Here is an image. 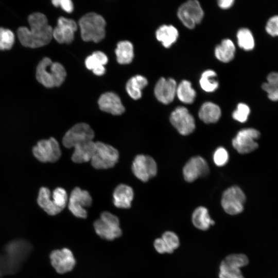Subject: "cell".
<instances>
[{"instance_id":"31","label":"cell","mask_w":278,"mask_h":278,"mask_svg":"<svg viewBox=\"0 0 278 278\" xmlns=\"http://www.w3.org/2000/svg\"><path fill=\"white\" fill-rule=\"evenodd\" d=\"M176 94L181 101L187 104L194 102L196 95L191 83L185 80L182 81L177 86Z\"/></svg>"},{"instance_id":"17","label":"cell","mask_w":278,"mask_h":278,"mask_svg":"<svg viewBox=\"0 0 278 278\" xmlns=\"http://www.w3.org/2000/svg\"><path fill=\"white\" fill-rule=\"evenodd\" d=\"M77 29L76 22L63 16L58 20L57 26L53 29V37L59 43H71Z\"/></svg>"},{"instance_id":"12","label":"cell","mask_w":278,"mask_h":278,"mask_svg":"<svg viewBox=\"0 0 278 278\" xmlns=\"http://www.w3.org/2000/svg\"><path fill=\"white\" fill-rule=\"evenodd\" d=\"M204 15L199 2L190 0L183 3L179 7L178 16L182 23L189 29L194 28L201 22Z\"/></svg>"},{"instance_id":"6","label":"cell","mask_w":278,"mask_h":278,"mask_svg":"<svg viewBox=\"0 0 278 278\" xmlns=\"http://www.w3.org/2000/svg\"><path fill=\"white\" fill-rule=\"evenodd\" d=\"M94 227L97 234L103 239L112 240L121 235L118 218L108 212L101 213Z\"/></svg>"},{"instance_id":"19","label":"cell","mask_w":278,"mask_h":278,"mask_svg":"<svg viewBox=\"0 0 278 278\" xmlns=\"http://www.w3.org/2000/svg\"><path fill=\"white\" fill-rule=\"evenodd\" d=\"M177 88L176 82L173 79L161 78L155 85V96L160 102L164 104L170 103L174 99Z\"/></svg>"},{"instance_id":"15","label":"cell","mask_w":278,"mask_h":278,"mask_svg":"<svg viewBox=\"0 0 278 278\" xmlns=\"http://www.w3.org/2000/svg\"><path fill=\"white\" fill-rule=\"evenodd\" d=\"M172 125L183 135L192 133L195 129V122L193 116L184 107H178L170 116Z\"/></svg>"},{"instance_id":"24","label":"cell","mask_w":278,"mask_h":278,"mask_svg":"<svg viewBox=\"0 0 278 278\" xmlns=\"http://www.w3.org/2000/svg\"><path fill=\"white\" fill-rule=\"evenodd\" d=\"M192 221L195 227L201 231H206L210 226L215 224V221L210 216L208 210L202 206L194 210L192 216Z\"/></svg>"},{"instance_id":"42","label":"cell","mask_w":278,"mask_h":278,"mask_svg":"<svg viewBox=\"0 0 278 278\" xmlns=\"http://www.w3.org/2000/svg\"><path fill=\"white\" fill-rule=\"evenodd\" d=\"M52 3L55 7L60 6L67 13H71L74 9L73 3L70 0H53Z\"/></svg>"},{"instance_id":"33","label":"cell","mask_w":278,"mask_h":278,"mask_svg":"<svg viewBox=\"0 0 278 278\" xmlns=\"http://www.w3.org/2000/svg\"><path fill=\"white\" fill-rule=\"evenodd\" d=\"M216 73L211 70L205 71L202 74L199 82L204 91L212 92L218 88L219 84L216 79Z\"/></svg>"},{"instance_id":"9","label":"cell","mask_w":278,"mask_h":278,"mask_svg":"<svg viewBox=\"0 0 278 278\" xmlns=\"http://www.w3.org/2000/svg\"><path fill=\"white\" fill-rule=\"evenodd\" d=\"M94 132L86 123H78L73 126L65 134L62 139L64 146L67 148L75 147L85 142L93 141Z\"/></svg>"},{"instance_id":"1","label":"cell","mask_w":278,"mask_h":278,"mask_svg":"<svg viewBox=\"0 0 278 278\" xmlns=\"http://www.w3.org/2000/svg\"><path fill=\"white\" fill-rule=\"evenodd\" d=\"M30 29L20 27L17 30L18 39L25 47L35 48L48 44L53 38V29L46 16L40 12L31 14L28 18Z\"/></svg>"},{"instance_id":"10","label":"cell","mask_w":278,"mask_h":278,"mask_svg":"<svg viewBox=\"0 0 278 278\" xmlns=\"http://www.w3.org/2000/svg\"><path fill=\"white\" fill-rule=\"evenodd\" d=\"M32 151L34 156L44 163L56 162L61 155L59 144L54 137L39 141Z\"/></svg>"},{"instance_id":"35","label":"cell","mask_w":278,"mask_h":278,"mask_svg":"<svg viewBox=\"0 0 278 278\" xmlns=\"http://www.w3.org/2000/svg\"><path fill=\"white\" fill-rule=\"evenodd\" d=\"M14 42V34L8 29L0 27V50L10 49Z\"/></svg>"},{"instance_id":"25","label":"cell","mask_w":278,"mask_h":278,"mask_svg":"<svg viewBox=\"0 0 278 278\" xmlns=\"http://www.w3.org/2000/svg\"><path fill=\"white\" fill-rule=\"evenodd\" d=\"M221 112L219 107L211 102H204L199 109L200 119L206 124L215 123L220 118Z\"/></svg>"},{"instance_id":"8","label":"cell","mask_w":278,"mask_h":278,"mask_svg":"<svg viewBox=\"0 0 278 278\" xmlns=\"http://www.w3.org/2000/svg\"><path fill=\"white\" fill-rule=\"evenodd\" d=\"M246 199V196L241 189L237 186H233L223 192L221 201V206L227 214L237 215L243 211Z\"/></svg>"},{"instance_id":"26","label":"cell","mask_w":278,"mask_h":278,"mask_svg":"<svg viewBox=\"0 0 278 278\" xmlns=\"http://www.w3.org/2000/svg\"><path fill=\"white\" fill-rule=\"evenodd\" d=\"M178 37V30L172 25H163L156 31L157 40L161 42L166 48L170 47L176 41Z\"/></svg>"},{"instance_id":"29","label":"cell","mask_w":278,"mask_h":278,"mask_svg":"<svg viewBox=\"0 0 278 278\" xmlns=\"http://www.w3.org/2000/svg\"><path fill=\"white\" fill-rule=\"evenodd\" d=\"M235 47L230 39L223 40L218 45L215 50V56L217 59L223 62H228L232 60L235 55Z\"/></svg>"},{"instance_id":"43","label":"cell","mask_w":278,"mask_h":278,"mask_svg":"<svg viewBox=\"0 0 278 278\" xmlns=\"http://www.w3.org/2000/svg\"><path fill=\"white\" fill-rule=\"evenodd\" d=\"M234 3L233 0H220L218 1V5L222 9H228L233 5Z\"/></svg>"},{"instance_id":"34","label":"cell","mask_w":278,"mask_h":278,"mask_svg":"<svg viewBox=\"0 0 278 278\" xmlns=\"http://www.w3.org/2000/svg\"><path fill=\"white\" fill-rule=\"evenodd\" d=\"M238 44L246 50H252L254 47V40L251 32L247 28L240 29L237 33Z\"/></svg>"},{"instance_id":"30","label":"cell","mask_w":278,"mask_h":278,"mask_svg":"<svg viewBox=\"0 0 278 278\" xmlns=\"http://www.w3.org/2000/svg\"><path fill=\"white\" fill-rule=\"evenodd\" d=\"M116 59L121 64L131 63L134 56L132 44L129 41H121L117 44L115 49Z\"/></svg>"},{"instance_id":"7","label":"cell","mask_w":278,"mask_h":278,"mask_svg":"<svg viewBox=\"0 0 278 278\" xmlns=\"http://www.w3.org/2000/svg\"><path fill=\"white\" fill-rule=\"evenodd\" d=\"M249 263L248 257L244 254L234 253L227 256L220 263L219 278H245L240 268Z\"/></svg>"},{"instance_id":"13","label":"cell","mask_w":278,"mask_h":278,"mask_svg":"<svg viewBox=\"0 0 278 278\" xmlns=\"http://www.w3.org/2000/svg\"><path fill=\"white\" fill-rule=\"evenodd\" d=\"M92 200L89 193L79 187H75L72 191L68 203V207L76 217L85 218L87 216L85 208L92 204Z\"/></svg>"},{"instance_id":"23","label":"cell","mask_w":278,"mask_h":278,"mask_svg":"<svg viewBox=\"0 0 278 278\" xmlns=\"http://www.w3.org/2000/svg\"><path fill=\"white\" fill-rule=\"evenodd\" d=\"M108 60V57L105 53L100 51H96L86 57L85 64L86 68L92 70L94 74L101 76L105 73L106 69L104 65L107 63Z\"/></svg>"},{"instance_id":"27","label":"cell","mask_w":278,"mask_h":278,"mask_svg":"<svg viewBox=\"0 0 278 278\" xmlns=\"http://www.w3.org/2000/svg\"><path fill=\"white\" fill-rule=\"evenodd\" d=\"M39 206L48 215H55L61 211L55 205L49 189L42 187L40 189L37 199Z\"/></svg>"},{"instance_id":"3","label":"cell","mask_w":278,"mask_h":278,"mask_svg":"<svg viewBox=\"0 0 278 278\" xmlns=\"http://www.w3.org/2000/svg\"><path fill=\"white\" fill-rule=\"evenodd\" d=\"M36 76L40 83L50 88L61 85L66 78V72L61 64L45 57L38 64Z\"/></svg>"},{"instance_id":"18","label":"cell","mask_w":278,"mask_h":278,"mask_svg":"<svg viewBox=\"0 0 278 278\" xmlns=\"http://www.w3.org/2000/svg\"><path fill=\"white\" fill-rule=\"evenodd\" d=\"M209 172L206 161L199 156L192 158L183 168V177L185 181L192 182L200 177L205 176Z\"/></svg>"},{"instance_id":"14","label":"cell","mask_w":278,"mask_h":278,"mask_svg":"<svg viewBox=\"0 0 278 278\" xmlns=\"http://www.w3.org/2000/svg\"><path fill=\"white\" fill-rule=\"evenodd\" d=\"M132 170L135 176L143 182H147L157 173V165L149 155L139 154L133 162Z\"/></svg>"},{"instance_id":"32","label":"cell","mask_w":278,"mask_h":278,"mask_svg":"<svg viewBox=\"0 0 278 278\" xmlns=\"http://www.w3.org/2000/svg\"><path fill=\"white\" fill-rule=\"evenodd\" d=\"M263 89L267 92L268 98L272 101H278V73L269 74L267 82L262 85Z\"/></svg>"},{"instance_id":"28","label":"cell","mask_w":278,"mask_h":278,"mask_svg":"<svg viewBox=\"0 0 278 278\" xmlns=\"http://www.w3.org/2000/svg\"><path fill=\"white\" fill-rule=\"evenodd\" d=\"M148 84L147 79L141 75L131 78L127 82L126 89L129 95L133 99H140L142 96V90Z\"/></svg>"},{"instance_id":"20","label":"cell","mask_w":278,"mask_h":278,"mask_svg":"<svg viewBox=\"0 0 278 278\" xmlns=\"http://www.w3.org/2000/svg\"><path fill=\"white\" fill-rule=\"evenodd\" d=\"M99 108L102 111L114 115H119L125 112L119 97L113 92H107L102 94L98 101Z\"/></svg>"},{"instance_id":"16","label":"cell","mask_w":278,"mask_h":278,"mask_svg":"<svg viewBox=\"0 0 278 278\" xmlns=\"http://www.w3.org/2000/svg\"><path fill=\"white\" fill-rule=\"evenodd\" d=\"M49 257L52 266L60 274L71 271L76 263L73 253L67 248L52 251Z\"/></svg>"},{"instance_id":"40","label":"cell","mask_w":278,"mask_h":278,"mask_svg":"<svg viewBox=\"0 0 278 278\" xmlns=\"http://www.w3.org/2000/svg\"><path fill=\"white\" fill-rule=\"evenodd\" d=\"M266 30L271 36H278V16L271 17L267 22Z\"/></svg>"},{"instance_id":"11","label":"cell","mask_w":278,"mask_h":278,"mask_svg":"<svg viewBox=\"0 0 278 278\" xmlns=\"http://www.w3.org/2000/svg\"><path fill=\"white\" fill-rule=\"evenodd\" d=\"M259 136L260 132L254 128L242 129L237 132L232 140V145L238 153H248L257 148L258 144L256 140Z\"/></svg>"},{"instance_id":"2","label":"cell","mask_w":278,"mask_h":278,"mask_svg":"<svg viewBox=\"0 0 278 278\" xmlns=\"http://www.w3.org/2000/svg\"><path fill=\"white\" fill-rule=\"evenodd\" d=\"M32 246L26 240L16 239L6 245L1 254L5 274L19 271L32 251Z\"/></svg>"},{"instance_id":"5","label":"cell","mask_w":278,"mask_h":278,"mask_svg":"<svg viewBox=\"0 0 278 278\" xmlns=\"http://www.w3.org/2000/svg\"><path fill=\"white\" fill-rule=\"evenodd\" d=\"M95 150L91 160V164L96 169H108L118 162L119 153L112 146L101 142H96Z\"/></svg>"},{"instance_id":"37","label":"cell","mask_w":278,"mask_h":278,"mask_svg":"<svg viewBox=\"0 0 278 278\" xmlns=\"http://www.w3.org/2000/svg\"><path fill=\"white\" fill-rule=\"evenodd\" d=\"M250 113L249 107L245 103H238L236 109L233 112L232 117L234 119L240 122H246Z\"/></svg>"},{"instance_id":"22","label":"cell","mask_w":278,"mask_h":278,"mask_svg":"<svg viewBox=\"0 0 278 278\" xmlns=\"http://www.w3.org/2000/svg\"><path fill=\"white\" fill-rule=\"evenodd\" d=\"M96 147L93 141L85 142L77 145L72 155V161L76 163H84L91 161Z\"/></svg>"},{"instance_id":"39","label":"cell","mask_w":278,"mask_h":278,"mask_svg":"<svg viewBox=\"0 0 278 278\" xmlns=\"http://www.w3.org/2000/svg\"><path fill=\"white\" fill-rule=\"evenodd\" d=\"M228 160V152L223 147L218 148L214 153L213 161L215 164L218 166H222L225 165Z\"/></svg>"},{"instance_id":"36","label":"cell","mask_w":278,"mask_h":278,"mask_svg":"<svg viewBox=\"0 0 278 278\" xmlns=\"http://www.w3.org/2000/svg\"><path fill=\"white\" fill-rule=\"evenodd\" d=\"M51 199L56 207L61 212L67 204V195L64 189L57 187L53 191Z\"/></svg>"},{"instance_id":"44","label":"cell","mask_w":278,"mask_h":278,"mask_svg":"<svg viewBox=\"0 0 278 278\" xmlns=\"http://www.w3.org/2000/svg\"><path fill=\"white\" fill-rule=\"evenodd\" d=\"M5 274L1 254H0V278Z\"/></svg>"},{"instance_id":"21","label":"cell","mask_w":278,"mask_h":278,"mask_svg":"<svg viewBox=\"0 0 278 278\" xmlns=\"http://www.w3.org/2000/svg\"><path fill=\"white\" fill-rule=\"evenodd\" d=\"M133 196V190L130 186L125 184H120L116 187L113 192L114 204L118 208H129L131 206Z\"/></svg>"},{"instance_id":"41","label":"cell","mask_w":278,"mask_h":278,"mask_svg":"<svg viewBox=\"0 0 278 278\" xmlns=\"http://www.w3.org/2000/svg\"><path fill=\"white\" fill-rule=\"evenodd\" d=\"M154 248L155 250L160 254L172 253L173 252L166 245L162 238H158L155 239L153 242Z\"/></svg>"},{"instance_id":"4","label":"cell","mask_w":278,"mask_h":278,"mask_svg":"<svg viewBox=\"0 0 278 278\" xmlns=\"http://www.w3.org/2000/svg\"><path fill=\"white\" fill-rule=\"evenodd\" d=\"M78 24L83 41L97 43L105 38L106 21L100 15L88 13L80 19Z\"/></svg>"},{"instance_id":"38","label":"cell","mask_w":278,"mask_h":278,"mask_svg":"<svg viewBox=\"0 0 278 278\" xmlns=\"http://www.w3.org/2000/svg\"><path fill=\"white\" fill-rule=\"evenodd\" d=\"M161 238L167 247L172 251L177 249L180 246V240L178 236L171 231L164 232Z\"/></svg>"}]
</instances>
